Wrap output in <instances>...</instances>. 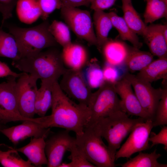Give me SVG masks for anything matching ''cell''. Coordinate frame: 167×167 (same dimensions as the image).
Masks as SVG:
<instances>
[{"instance_id": "obj_27", "label": "cell", "mask_w": 167, "mask_h": 167, "mask_svg": "<svg viewBox=\"0 0 167 167\" xmlns=\"http://www.w3.org/2000/svg\"><path fill=\"white\" fill-rule=\"evenodd\" d=\"M161 155L156 152V149L152 152L144 153L141 152L126 162L118 164L122 167H167V164L159 163L157 159Z\"/></svg>"}, {"instance_id": "obj_7", "label": "cell", "mask_w": 167, "mask_h": 167, "mask_svg": "<svg viewBox=\"0 0 167 167\" xmlns=\"http://www.w3.org/2000/svg\"><path fill=\"white\" fill-rule=\"evenodd\" d=\"M60 9L61 16L70 29L79 38L97 46V41L90 12L75 7H64Z\"/></svg>"}, {"instance_id": "obj_23", "label": "cell", "mask_w": 167, "mask_h": 167, "mask_svg": "<svg viewBox=\"0 0 167 167\" xmlns=\"http://www.w3.org/2000/svg\"><path fill=\"white\" fill-rule=\"evenodd\" d=\"M16 6L19 19L24 24H32L41 16V11L37 0H18Z\"/></svg>"}, {"instance_id": "obj_31", "label": "cell", "mask_w": 167, "mask_h": 167, "mask_svg": "<svg viewBox=\"0 0 167 167\" xmlns=\"http://www.w3.org/2000/svg\"><path fill=\"white\" fill-rule=\"evenodd\" d=\"M49 30L56 42L63 48L66 47L72 43L70 29L65 23L54 20L50 24Z\"/></svg>"}, {"instance_id": "obj_8", "label": "cell", "mask_w": 167, "mask_h": 167, "mask_svg": "<svg viewBox=\"0 0 167 167\" xmlns=\"http://www.w3.org/2000/svg\"><path fill=\"white\" fill-rule=\"evenodd\" d=\"M16 79L8 76L6 81L0 83V118L4 124L12 122L35 121V118H25L19 113L15 88Z\"/></svg>"}, {"instance_id": "obj_6", "label": "cell", "mask_w": 167, "mask_h": 167, "mask_svg": "<svg viewBox=\"0 0 167 167\" xmlns=\"http://www.w3.org/2000/svg\"><path fill=\"white\" fill-rule=\"evenodd\" d=\"M88 106L90 117L87 125L92 124L101 118L118 111H124L114 84L106 81L97 90L92 93Z\"/></svg>"}, {"instance_id": "obj_28", "label": "cell", "mask_w": 167, "mask_h": 167, "mask_svg": "<svg viewBox=\"0 0 167 167\" xmlns=\"http://www.w3.org/2000/svg\"><path fill=\"white\" fill-rule=\"evenodd\" d=\"M0 57L11 59L12 61L20 58L16 40L11 34L0 28Z\"/></svg>"}, {"instance_id": "obj_26", "label": "cell", "mask_w": 167, "mask_h": 167, "mask_svg": "<svg viewBox=\"0 0 167 167\" xmlns=\"http://www.w3.org/2000/svg\"><path fill=\"white\" fill-rule=\"evenodd\" d=\"M113 27L118 31L121 39L130 42L134 47L139 49L142 46L137 34L129 27L123 17L118 16L114 12L108 13Z\"/></svg>"}, {"instance_id": "obj_21", "label": "cell", "mask_w": 167, "mask_h": 167, "mask_svg": "<svg viewBox=\"0 0 167 167\" xmlns=\"http://www.w3.org/2000/svg\"><path fill=\"white\" fill-rule=\"evenodd\" d=\"M38 89L35 103V112L40 117L45 116L51 108L52 102V87L54 81L50 79H41Z\"/></svg>"}, {"instance_id": "obj_38", "label": "cell", "mask_w": 167, "mask_h": 167, "mask_svg": "<svg viewBox=\"0 0 167 167\" xmlns=\"http://www.w3.org/2000/svg\"><path fill=\"white\" fill-rule=\"evenodd\" d=\"M116 67L106 63L102 69L105 81L114 84L120 79Z\"/></svg>"}, {"instance_id": "obj_36", "label": "cell", "mask_w": 167, "mask_h": 167, "mask_svg": "<svg viewBox=\"0 0 167 167\" xmlns=\"http://www.w3.org/2000/svg\"><path fill=\"white\" fill-rule=\"evenodd\" d=\"M18 0H0V12L2 19L0 28L3 26L5 21L12 16V12Z\"/></svg>"}, {"instance_id": "obj_22", "label": "cell", "mask_w": 167, "mask_h": 167, "mask_svg": "<svg viewBox=\"0 0 167 167\" xmlns=\"http://www.w3.org/2000/svg\"><path fill=\"white\" fill-rule=\"evenodd\" d=\"M93 19L97 41L96 47L101 50L108 41L109 32L113 26L108 13L103 11H94Z\"/></svg>"}, {"instance_id": "obj_44", "label": "cell", "mask_w": 167, "mask_h": 167, "mask_svg": "<svg viewBox=\"0 0 167 167\" xmlns=\"http://www.w3.org/2000/svg\"><path fill=\"white\" fill-rule=\"evenodd\" d=\"M88 0V1L90 2L91 0Z\"/></svg>"}, {"instance_id": "obj_9", "label": "cell", "mask_w": 167, "mask_h": 167, "mask_svg": "<svg viewBox=\"0 0 167 167\" xmlns=\"http://www.w3.org/2000/svg\"><path fill=\"white\" fill-rule=\"evenodd\" d=\"M16 81L15 88L19 110L26 118H34L35 103L38 90V79L30 74L22 72Z\"/></svg>"}, {"instance_id": "obj_15", "label": "cell", "mask_w": 167, "mask_h": 167, "mask_svg": "<svg viewBox=\"0 0 167 167\" xmlns=\"http://www.w3.org/2000/svg\"><path fill=\"white\" fill-rule=\"evenodd\" d=\"M114 86L116 93L121 98L122 109L126 113L141 118L145 120H152L143 109L133 91L131 84L127 80L123 77L114 84Z\"/></svg>"}, {"instance_id": "obj_37", "label": "cell", "mask_w": 167, "mask_h": 167, "mask_svg": "<svg viewBox=\"0 0 167 167\" xmlns=\"http://www.w3.org/2000/svg\"><path fill=\"white\" fill-rule=\"evenodd\" d=\"M149 141L152 142L151 148L155 145L161 144L164 145V149L167 150V126H165L157 134L153 132L150 133Z\"/></svg>"}, {"instance_id": "obj_45", "label": "cell", "mask_w": 167, "mask_h": 167, "mask_svg": "<svg viewBox=\"0 0 167 167\" xmlns=\"http://www.w3.org/2000/svg\"><path fill=\"white\" fill-rule=\"evenodd\" d=\"M164 0L167 1V0Z\"/></svg>"}, {"instance_id": "obj_20", "label": "cell", "mask_w": 167, "mask_h": 167, "mask_svg": "<svg viewBox=\"0 0 167 167\" xmlns=\"http://www.w3.org/2000/svg\"><path fill=\"white\" fill-rule=\"evenodd\" d=\"M62 52L64 65L70 69L81 70L86 63L87 52L85 48L81 45L72 43L63 48Z\"/></svg>"}, {"instance_id": "obj_16", "label": "cell", "mask_w": 167, "mask_h": 167, "mask_svg": "<svg viewBox=\"0 0 167 167\" xmlns=\"http://www.w3.org/2000/svg\"><path fill=\"white\" fill-rule=\"evenodd\" d=\"M143 37L153 56L167 58V41L162 33V24H152L147 26Z\"/></svg>"}, {"instance_id": "obj_3", "label": "cell", "mask_w": 167, "mask_h": 167, "mask_svg": "<svg viewBox=\"0 0 167 167\" xmlns=\"http://www.w3.org/2000/svg\"><path fill=\"white\" fill-rule=\"evenodd\" d=\"M48 19L39 24L29 28H23L11 24H4L9 33L15 37L20 58L33 56L44 49L57 47L58 44L49 30Z\"/></svg>"}, {"instance_id": "obj_4", "label": "cell", "mask_w": 167, "mask_h": 167, "mask_svg": "<svg viewBox=\"0 0 167 167\" xmlns=\"http://www.w3.org/2000/svg\"><path fill=\"white\" fill-rule=\"evenodd\" d=\"M145 121L140 117L130 118L125 112L120 111L88 125L92 126L100 135L106 140L109 151L115 159L117 150L120 148L123 140L136 124Z\"/></svg>"}, {"instance_id": "obj_30", "label": "cell", "mask_w": 167, "mask_h": 167, "mask_svg": "<svg viewBox=\"0 0 167 167\" xmlns=\"http://www.w3.org/2000/svg\"><path fill=\"white\" fill-rule=\"evenodd\" d=\"M83 74L87 84L92 88H98L105 82L102 69L93 59L88 64Z\"/></svg>"}, {"instance_id": "obj_2", "label": "cell", "mask_w": 167, "mask_h": 167, "mask_svg": "<svg viewBox=\"0 0 167 167\" xmlns=\"http://www.w3.org/2000/svg\"><path fill=\"white\" fill-rule=\"evenodd\" d=\"M11 64L19 71L38 80L58 81L67 69L64 66L62 52L57 47L48 48L32 57L12 61Z\"/></svg>"}, {"instance_id": "obj_33", "label": "cell", "mask_w": 167, "mask_h": 167, "mask_svg": "<svg viewBox=\"0 0 167 167\" xmlns=\"http://www.w3.org/2000/svg\"><path fill=\"white\" fill-rule=\"evenodd\" d=\"M69 152L71 154L69 158L71 161L67 163H62L59 167H96L88 161L77 147L76 142Z\"/></svg>"}, {"instance_id": "obj_25", "label": "cell", "mask_w": 167, "mask_h": 167, "mask_svg": "<svg viewBox=\"0 0 167 167\" xmlns=\"http://www.w3.org/2000/svg\"><path fill=\"white\" fill-rule=\"evenodd\" d=\"M153 60V56L150 52L141 51L134 47L129 48L124 64L131 72L139 71Z\"/></svg>"}, {"instance_id": "obj_41", "label": "cell", "mask_w": 167, "mask_h": 167, "mask_svg": "<svg viewBox=\"0 0 167 167\" xmlns=\"http://www.w3.org/2000/svg\"><path fill=\"white\" fill-rule=\"evenodd\" d=\"M62 7H75L89 6L90 2L88 0H60Z\"/></svg>"}, {"instance_id": "obj_35", "label": "cell", "mask_w": 167, "mask_h": 167, "mask_svg": "<svg viewBox=\"0 0 167 167\" xmlns=\"http://www.w3.org/2000/svg\"><path fill=\"white\" fill-rule=\"evenodd\" d=\"M41 11V17L44 21L48 19L49 15L57 9H60V0H37Z\"/></svg>"}, {"instance_id": "obj_42", "label": "cell", "mask_w": 167, "mask_h": 167, "mask_svg": "<svg viewBox=\"0 0 167 167\" xmlns=\"http://www.w3.org/2000/svg\"><path fill=\"white\" fill-rule=\"evenodd\" d=\"M162 31L163 35L167 41V24L162 25Z\"/></svg>"}, {"instance_id": "obj_11", "label": "cell", "mask_w": 167, "mask_h": 167, "mask_svg": "<svg viewBox=\"0 0 167 167\" xmlns=\"http://www.w3.org/2000/svg\"><path fill=\"white\" fill-rule=\"evenodd\" d=\"M152 121L148 119L135 125L125 142L115 156V161L119 158H129L137 152L148 149L150 147L149 138L153 127Z\"/></svg>"}, {"instance_id": "obj_17", "label": "cell", "mask_w": 167, "mask_h": 167, "mask_svg": "<svg viewBox=\"0 0 167 167\" xmlns=\"http://www.w3.org/2000/svg\"><path fill=\"white\" fill-rule=\"evenodd\" d=\"M102 49L106 63L116 66L124 64L129 51L123 42L109 39Z\"/></svg>"}, {"instance_id": "obj_10", "label": "cell", "mask_w": 167, "mask_h": 167, "mask_svg": "<svg viewBox=\"0 0 167 167\" xmlns=\"http://www.w3.org/2000/svg\"><path fill=\"white\" fill-rule=\"evenodd\" d=\"M123 77L130 83L142 108L152 121L161 97L163 88H155L151 83L140 79L129 72Z\"/></svg>"}, {"instance_id": "obj_29", "label": "cell", "mask_w": 167, "mask_h": 167, "mask_svg": "<svg viewBox=\"0 0 167 167\" xmlns=\"http://www.w3.org/2000/svg\"><path fill=\"white\" fill-rule=\"evenodd\" d=\"M147 4L143 15L145 24L152 23L167 16V1L163 0H146Z\"/></svg>"}, {"instance_id": "obj_40", "label": "cell", "mask_w": 167, "mask_h": 167, "mask_svg": "<svg viewBox=\"0 0 167 167\" xmlns=\"http://www.w3.org/2000/svg\"><path fill=\"white\" fill-rule=\"evenodd\" d=\"M21 73H18L12 70L7 64L0 61V78L13 76L19 77Z\"/></svg>"}, {"instance_id": "obj_5", "label": "cell", "mask_w": 167, "mask_h": 167, "mask_svg": "<svg viewBox=\"0 0 167 167\" xmlns=\"http://www.w3.org/2000/svg\"><path fill=\"white\" fill-rule=\"evenodd\" d=\"M102 137L90 125H87L81 135H76V144L86 158L97 167H114L115 159Z\"/></svg>"}, {"instance_id": "obj_19", "label": "cell", "mask_w": 167, "mask_h": 167, "mask_svg": "<svg viewBox=\"0 0 167 167\" xmlns=\"http://www.w3.org/2000/svg\"><path fill=\"white\" fill-rule=\"evenodd\" d=\"M136 76L140 79L150 83L163 79V84H167V58H158L153 60Z\"/></svg>"}, {"instance_id": "obj_13", "label": "cell", "mask_w": 167, "mask_h": 167, "mask_svg": "<svg viewBox=\"0 0 167 167\" xmlns=\"http://www.w3.org/2000/svg\"><path fill=\"white\" fill-rule=\"evenodd\" d=\"M69 131L65 129L52 133L45 141V151L48 161L47 166L59 167L65 152L69 151L75 143V137L71 136Z\"/></svg>"}, {"instance_id": "obj_32", "label": "cell", "mask_w": 167, "mask_h": 167, "mask_svg": "<svg viewBox=\"0 0 167 167\" xmlns=\"http://www.w3.org/2000/svg\"><path fill=\"white\" fill-rule=\"evenodd\" d=\"M8 148L6 151L0 150V163L3 167H35L28 160L23 159L14 148L9 146Z\"/></svg>"}, {"instance_id": "obj_39", "label": "cell", "mask_w": 167, "mask_h": 167, "mask_svg": "<svg viewBox=\"0 0 167 167\" xmlns=\"http://www.w3.org/2000/svg\"><path fill=\"white\" fill-rule=\"evenodd\" d=\"M117 0H91L90 8L94 11H103L112 6Z\"/></svg>"}, {"instance_id": "obj_1", "label": "cell", "mask_w": 167, "mask_h": 167, "mask_svg": "<svg viewBox=\"0 0 167 167\" xmlns=\"http://www.w3.org/2000/svg\"><path fill=\"white\" fill-rule=\"evenodd\" d=\"M50 115L39 117V123L43 127H57L74 132L76 135L83 134L90 117L88 106L76 103L61 88L58 81L52 87Z\"/></svg>"}, {"instance_id": "obj_18", "label": "cell", "mask_w": 167, "mask_h": 167, "mask_svg": "<svg viewBox=\"0 0 167 167\" xmlns=\"http://www.w3.org/2000/svg\"><path fill=\"white\" fill-rule=\"evenodd\" d=\"M45 147V139L33 137L26 145L14 149L26 156L28 160L35 167H40L48 163Z\"/></svg>"}, {"instance_id": "obj_43", "label": "cell", "mask_w": 167, "mask_h": 167, "mask_svg": "<svg viewBox=\"0 0 167 167\" xmlns=\"http://www.w3.org/2000/svg\"><path fill=\"white\" fill-rule=\"evenodd\" d=\"M7 127L5 124H3L0 118V132L2 129Z\"/></svg>"}, {"instance_id": "obj_12", "label": "cell", "mask_w": 167, "mask_h": 167, "mask_svg": "<svg viewBox=\"0 0 167 167\" xmlns=\"http://www.w3.org/2000/svg\"><path fill=\"white\" fill-rule=\"evenodd\" d=\"M59 84L67 96L80 104L88 106L92 92L81 70L67 69Z\"/></svg>"}, {"instance_id": "obj_14", "label": "cell", "mask_w": 167, "mask_h": 167, "mask_svg": "<svg viewBox=\"0 0 167 167\" xmlns=\"http://www.w3.org/2000/svg\"><path fill=\"white\" fill-rule=\"evenodd\" d=\"M14 145L29 137L47 138L53 132L50 128L42 127L38 123L32 120H25L21 124L7 127L0 132Z\"/></svg>"}, {"instance_id": "obj_34", "label": "cell", "mask_w": 167, "mask_h": 167, "mask_svg": "<svg viewBox=\"0 0 167 167\" xmlns=\"http://www.w3.org/2000/svg\"><path fill=\"white\" fill-rule=\"evenodd\" d=\"M153 127L167 124V87L163 88L161 97L156 108L152 120Z\"/></svg>"}, {"instance_id": "obj_24", "label": "cell", "mask_w": 167, "mask_h": 167, "mask_svg": "<svg viewBox=\"0 0 167 167\" xmlns=\"http://www.w3.org/2000/svg\"><path fill=\"white\" fill-rule=\"evenodd\" d=\"M123 18L130 28L136 34L143 36L147 26L133 7L131 0H122Z\"/></svg>"}]
</instances>
